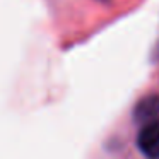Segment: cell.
Wrapping results in <instances>:
<instances>
[{
  "label": "cell",
  "instance_id": "7a4b0ae2",
  "mask_svg": "<svg viewBox=\"0 0 159 159\" xmlns=\"http://www.w3.org/2000/svg\"><path fill=\"white\" fill-rule=\"evenodd\" d=\"M157 115H159V98L156 96L144 99L135 110V118L139 121H144V125L154 121Z\"/></svg>",
  "mask_w": 159,
  "mask_h": 159
},
{
  "label": "cell",
  "instance_id": "6da1fadb",
  "mask_svg": "<svg viewBox=\"0 0 159 159\" xmlns=\"http://www.w3.org/2000/svg\"><path fill=\"white\" fill-rule=\"evenodd\" d=\"M139 149L147 157L157 159L159 157V121H151L142 127L137 139Z\"/></svg>",
  "mask_w": 159,
  "mask_h": 159
}]
</instances>
